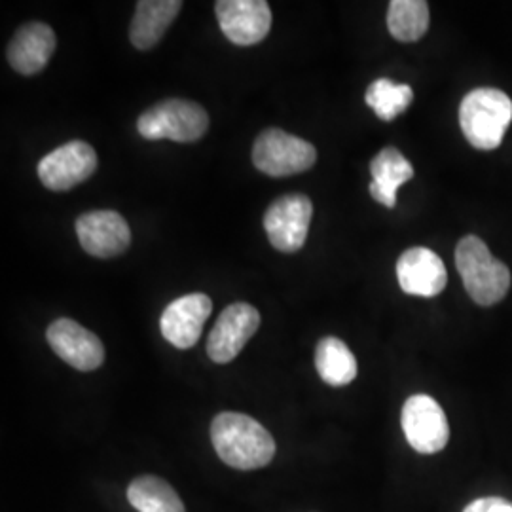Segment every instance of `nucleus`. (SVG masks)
<instances>
[{"label": "nucleus", "instance_id": "nucleus-17", "mask_svg": "<svg viewBox=\"0 0 512 512\" xmlns=\"http://www.w3.org/2000/svg\"><path fill=\"white\" fill-rule=\"evenodd\" d=\"M370 173V196L376 202L393 209L399 188L414 177V167L397 148L387 147L380 150L370 162Z\"/></svg>", "mask_w": 512, "mask_h": 512}, {"label": "nucleus", "instance_id": "nucleus-12", "mask_svg": "<svg viewBox=\"0 0 512 512\" xmlns=\"http://www.w3.org/2000/svg\"><path fill=\"white\" fill-rule=\"evenodd\" d=\"M213 311V302L207 294H184L173 300L160 319L165 340L179 349L194 348L202 338L203 325Z\"/></svg>", "mask_w": 512, "mask_h": 512}, {"label": "nucleus", "instance_id": "nucleus-21", "mask_svg": "<svg viewBox=\"0 0 512 512\" xmlns=\"http://www.w3.org/2000/svg\"><path fill=\"white\" fill-rule=\"evenodd\" d=\"M366 105L385 122L395 120L414 101V90L408 84H395L387 78L374 80L366 90Z\"/></svg>", "mask_w": 512, "mask_h": 512}, {"label": "nucleus", "instance_id": "nucleus-15", "mask_svg": "<svg viewBox=\"0 0 512 512\" xmlns=\"http://www.w3.org/2000/svg\"><path fill=\"white\" fill-rule=\"evenodd\" d=\"M54 29L46 23L31 21L21 25L8 46V61L12 69L19 74H31L44 71L55 52Z\"/></svg>", "mask_w": 512, "mask_h": 512}, {"label": "nucleus", "instance_id": "nucleus-18", "mask_svg": "<svg viewBox=\"0 0 512 512\" xmlns=\"http://www.w3.org/2000/svg\"><path fill=\"white\" fill-rule=\"evenodd\" d=\"M315 366L325 384L348 385L357 378V359L351 349L338 338L327 336L315 349Z\"/></svg>", "mask_w": 512, "mask_h": 512}, {"label": "nucleus", "instance_id": "nucleus-11", "mask_svg": "<svg viewBox=\"0 0 512 512\" xmlns=\"http://www.w3.org/2000/svg\"><path fill=\"white\" fill-rule=\"evenodd\" d=\"M76 236L82 249L97 258L122 255L131 243L126 219L116 211H90L76 220Z\"/></svg>", "mask_w": 512, "mask_h": 512}, {"label": "nucleus", "instance_id": "nucleus-16", "mask_svg": "<svg viewBox=\"0 0 512 512\" xmlns=\"http://www.w3.org/2000/svg\"><path fill=\"white\" fill-rule=\"evenodd\" d=\"M183 8L181 0H139L129 38L137 50L154 48Z\"/></svg>", "mask_w": 512, "mask_h": 512}, {"label": "nucleus", "instance_id": "nucleus-10", "mask_svg": "<svg viewBox=\"0 0 512 512\" xmlns=\"http://www.w3.org/2000/svg\"><path fill=\"white\" fill-rule=\"evenodd\" d=\"M215 12L224 37L238 46L258 44L272 27V10L264 0H219Z\"/></svg>", "mask_w": 512, "mask_h": 512}, {"label": "nucleus", "instance_id": "nucleus-13", "mask_svg": "<svg viewBox=\"0 0 512 512\" xmlns=\"http://www.w3.org/2000/svg\"><path fill=\"white\" fill-rule=\"evenodd\" d=\"M46 336L50 348L76 370L92 372L105 361L101 340L73 319H57L50 325Z\"/></svg>", "mask_w": 512, "mask_h": 512}, {"label": "nucleus", "instance_id": "nucleus-22", "mask_svg": "<svg viewBox=\"0 0 512 512\" xmlns=\"http://www.w3.org/2000/svg\"><path fill=\"white\" fill-rule=\"evenodd\" d=\"M463 512H512V503L503 497H482L465 507Z\"/></svg>", "mask_w": 512, "mask_h": 512}, {"label": "nucleus", "instance_id": "nucleus-1", "mask_svg": "<svg viewBox=\"0 0 512 512\" xmlns=\"http://www.w3.org/2000/svg\"><path fill=\"white\" fill-rule=\"evenodd\" d=\"M215 452L226 465L239 471L266 467L275 456V440L255 418L222 412L211 423Z\"/></svg>", "mask_w": 512, "mask_h": 512}, {"label": "nucleus", "instance_id": "nucleus-2", "mask_svg": "<svg viewBox=\"0 0 512 512\" xmlns=\"http://www.w3.org/2000/svg\"><path fill=\"white\" fill-rule=\"evenodd\" d=\"M456 266L463 285L480 306H494L511 289V272L476 236H465L456 249Z\"/></svg>", "mask_w": 512, "mask_h": 512}, {"label": "nucleus", "instance_id": "nucleus-4", "mask_svg": "<svg viewBox=\"0 0 512 512\" xmlns=\"http://www.w3.org/2000/svg\"><path fill=\"white\" fill-rule=\"evenodd\" d=\"M209 128L202 105L186 99H165L152 105L137 120V131L148 141L169 139L175 143L200 141Z\"/></svg>", "mask_w": 512, "mask_h": 512}, {"label": "nucleus", "instance_id": "nucleus-19", "mask_svg": "<svg viewBox=\"0 0 512 512\" xmlns=\"http://www.w3.org/2000/svg\"><path fill=\"white\" fill-rule=\"evenodd\" d=\"M128 501L139 512H184L177 492L158 476H139L128 488Z\"/></svg>", "mask_w": 512, "mask_h": 512}, {"label": "nucleus", "instance_id": "nucleus-8", "mask_svg": "<svg viewBox=\"0 0 512 512\" xmlns=\"http://www.w3.org/2000/svg\"><path fill=\"white\" fill-rule=\"evenodd\" d=\"M97 169V154L92 145L84 141L65 143L38 164V179L48 190L67 192L88 181Z\"/></svg>", "mask_w": 512, "mask_h": 512}, {"label": "nucleus", "instance_id": "nucleus-6", "mask_svg": "<svg viewBox=\"0 0 512 512\" xmlns=\"http://www.w3.org/2000/svg\"><path fill=\"white\" fill-rule=\"evenodd\" d=\"M313 205L304 194H289L275 200L264 215V230L281 253H296L304 247L310 230Z\"/></svg>", "mask_w": 512, "mask_h": 512}, {"label": "nucleus", "instance_id": "nucleus-20", "mask_svg": "<svg viewBox=\"0 0 512 512\" xmlns=\"http://www.w3.org/2000/svg\"><path fill=\"white\" fill-rule=\"evenodd\" d=\"M387 29L399 42H416L429 29V4L425 0L389 2Z\"/></svg>", "mask_w": 512, "mask_h": 512}, {"label": "nucleus", "instance_id": "nucleus-9", "mask_svg": "<svg viewBox=\"0 0 512 512\" xmlns=\"http://www.w3.org/2000/svg\"><path fill=\"white\" fill-rule=\"evenodd\" d=\"M260 327V313L251 304L236 302L220 313L215 327L207 338V355L211 361L226 365L234 361L255 336Z\"/></svg>", "mask_w": 512, "mask_h": 512}, {"label": "nucleus", "instance_id": "nucleus-5", "mask_svg": "<svg viewBox=\"0 0 512 512\" xmlns=\"http://www.w3.org/2000/svg\"><path fill=\"white\" fill-rule=\"evenodd\" d=\"M317 152L308 141L283 129L270 128L256 137L253 164L270 177H291L311 169Z\"/></svg>", "mask_w": 512, "mask_h": 512}, {"label": "nucleus", "instance_id": "nucleus-3", "mask_svg": "<svg viewBox=\"0 0 512 512\" xmlns=\"http://www.w3.org/2000/svg\"><path fill=\"white\" fill-rule=\"evenodd\" d=\"M511 122V97L501 90L478 88L467 93L461 101V131L475 148L494 150L499 147Z\"/></svg>", "mask_w": 512, "mask_h": 512}, {"label": "nucleus", "instance_id": "nucleus-14", "mask_svg": "<svg viewBox=\"0 0 512 512\" xmlns=\"http://www.w3.org/2000/svg\"><path fill=\"white\" fill-rule=\"evenodd\" d=\"M397 277L404 293L431 298L444 291L448 274L437 253L425 247L404 251L397 262Z\"/></svg>", "mask_w": 512, "mask_h": 512}, {"label": "nucleus", "instance_id": "nucleus-7", "mask_svg": "<svg viewBox=\"0 0 512 512\" xmlns=\"http://www.w3.org/2000/svg\"><path fill=\"white\" fill-rule=\"evenodd\" d=\"M404 435L420 454H437L450 440V425L440 404L429 395H414L403 406Z\"/></svg>", "mask_w": 512, "mask_h": 512}]
</instances>
